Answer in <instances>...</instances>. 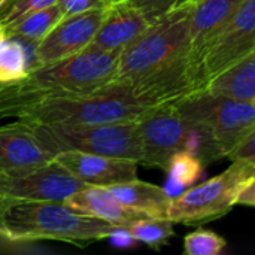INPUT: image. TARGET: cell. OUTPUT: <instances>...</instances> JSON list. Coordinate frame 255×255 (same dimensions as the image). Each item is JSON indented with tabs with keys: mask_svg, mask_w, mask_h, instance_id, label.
<instances>
[{
	"mask_svg": "<svg viewBox=\"0 0 255 255\" xmlns=\"http://www.w3.org/2000/svg\"><path fill=\"white\" fill-rule=\"evenodd\" d=\"M70 175L85 185L111 187L137 178V163L81 151H63L54 155Z\"/></svg>",
	"mask_w": 255,
	"mask_h": 255,
	"instance_id": "12",
	"label": "cell"
},
{
	"mask_svg": "<svg viewBox=\"0 0 255 255\" xmlns=\"http://www.w3.org/2000/svg\"><path fill=\"white\" fill-rule=\"evenodd\" d=\"M193 6L194 3L185 1L167 15L151 22V25L120 54L114 81H140L190 58Z\"/></svg>",
	"mask_w": 255,
	"mask_h": 255,
	"instance_id": "3",
	"label": "cell"
},
{
	"mask_svg": "<svg viewBox=\"0 0 255 255\" xmlns=\"http://www.w3.org/2000/svg\"><path fill=\"white\" fill-rule=\"evenodd\" d=\"M205 90L244 102H255V49L211 78Z\"/></svg>",
	"mask_w": 255,
	"mask_h": 255,
	"instance_id": "17",
	"label": "cell"
},
{
	"mask_svg": "<svg viewBox=\"0 0 255 255\" xmlns=\"http://www.w3.org/2000/svg\"><path fill=\"white\" fill-rule=\"evenodd\" d=\"M7 84H9V82H7ZM7 84H3V82H0V96H1V93H3V90L6 88V85H7Z\"/></svg>",
	"mask_w": 255,
	"mask_h": 255,
	"instance_id": "32",
	"label": "cell"
},
{
	"mask_svg": "<svg viewBox=\"0 0 255 255\" xmlns=\"http://www.w3.org/2000/svg\"><path fill=\"white\" fill-rule=\"evenodd\" d=\"M244 1L245 0H197L194 3L190 25V58L197 75L199 58L203 49L226 27Z\"/></svg>",
	"mask_w": 255,
	"mask_h": 255,
	"instance_id": "15",
	"label": "cell"
},
{
	"mask_svg": "<svg viewBox=\"0 0 255 255\" xmlns=\"http://www.w3.org/2000/svg\"><path fill=\"white\" fill-rule=\"evenodd\" d=\"M63 18V12L58 4L42 7L25 13L4 25L7 37H19L34 43H39Z\"/></svg>",
	"mask_w": 255,
	"mask_h": 255,
	"instance_id": "20",
	"label": "cell"
},
{
	"mask_svg": "<svg viewBox=\"0 0 255 255\" xmlns=\"http://www.w3.org/2000/svg\"><path fill=\"white\" fill-rule=\"evenodd\" d=\"M127 1L136 6L151 22H154L188 0H127Z\"/></svg>",
	"mask_w": 255,
	"mask_h": 255,
	"instance_id": "25",
	"label": "cell"
},
{
	"mask_svg": "<svg viewBox=\"0 0 255 255\" xmlns=\"http://www.w3.org/2000/svg\"><path fill=\"white\" fill-rule=\"evenodd\" d=\"M121 226L76 214L64 202H24L10 205L0 217V236L10 242L60 241L88 244L108 239Z\"/></svg>",
	"mask_w": 255,
	"mask_h": 255,
	"instance_id": "2",
	"label": "cell"
},
{
	"mask_svg": "<svg viewBox=\"0 0 255 255\" xmlns=\"http://www.w3.org/2000/svg\"><path fill=\"white\" fill-rule=\"evenodd\" d=\"M120 54L90 45L69 58L34 67L18 81L24 100L22 109L45 97L90 93L112 82Z\"/></svg>",
	"mask_w": 255,
	"mask_h": 255,
	"instance_id": "4",
	"label": "cell"
},
{
	"mask_svg": "<svg viewBox=\"0 0 255 255\" xmlns=\"http://www.w3.org/2000/svg\"><path fill=\"white\" fill-rule=\"evenodd\" d=\"M227 158L230 161H247L255 167V130L229 152Z\"/></svg>",
	"mask_w": 255,
	"mask_h": 255,
	"instance_id": "27",
	"label": "cell"
},
{
	"mask_svg": "<svg viewBox=\"0 0 255 255\" xmlns=\"http://www.w3.org/2000/svg\"><path fill=\"white\" fill-rule=\"evenodd\" d=\"M3 1H4V0H0V4H1V3H3Z\"/></svg>",
	"mask_w": 255,
	"mask_h": 255,
	"instance_id": "34",
	"label": "cell"
},
{
	"mask_svg": "<svg viewBox=\"0 0 255 255\" xmlns=\"http://www.w3.org/2000/svg\"><path fill=\"white\" fill-rule=\"evenodd\" d=\"M115 0H58L57 4L63 12V16L75 15L93 9H106Z\"/></svg>",
	"mask_w": 255,
	"mask_h": 255,
	"instance_id": "26",
	"label": "cell"
},
{
	"mask_svg": "<svg viewBox=\"0 0 255 255\" xmlns=\"http://www.w3.org/2000/svg\"><path fill=\"white\" fill-rule=\"evenodd\" d=\"M127 229L137 242L145 244L152 250H160L163 245H167L172 236H175L173 223L166 218L145 217L134 221Z\"/></svg>",
	"mask_w": 255,
	"mask_h": 255,
	"instance_id": "22",
	"label": "cell"
},
{
	"mask_svg": "<svg viewBox=\"0 0 255 255\" xmlns=\"http://www.w3.org/2000/svg\"><path fill=\"white\" fill-rule=\"evenodd\" d=\"M64 203L76 214L97 218L121 227H128L134 221L146 217L121 203L106 187L85 185L67 197Z\"/></svg>",
	"mask_w": 255,
	"mask_h": 255,
	"instance_id": "16",
	"label": "cell"
},
{
	"mask_svg": "<svg viewBox=\"0 0 255 255\" xmlns=\"http://www.w3.org/2000/svg\"><path fill=\"white\" fill-rule=\"evenodd\" d=\"M6 40H7L6 28H4V25H1V24H0V46H1Z\"/></svg>",
	"mask_w": 255,
	"mask_h": 255,
	"instance_id": "31",
	"label": "cell"
},
{
	"mask_svg": "<svg viewBox=\"0 0 255 255\" xmlns=\"http://www.w3.org/2000/svg\"><path fill=\"white\" fill-rule=\"evenodd\" d=\"M108 241L111 242L112 247L120 248V250H127V248H133L137 241L133 238V235L130 233V230L127 227H117L109 236Z\"/></svg>",
	"mask_w": 255,
	"mask_h": 255,
	"instance_id": "28",
	"label": "cell"
},
{
	"mask_svg": "<svg viewBox=\"0 0 255 255\" xmlns=\"http://www.w3.org/2000/svg\"><path fill=\"white\" fill-rule=\"evenodd\" d=\"M205 164L193 152L182 149L175 152L167 166V185L164 187L170 197L179 196L184 190L193 187L203 175Z\"/></svg>",
	"mask_w": 255,
	"mask_h": 255,
	"instance_id": "21",
	"label": "cell"
},
{
	"mask_svg": "<svg viewBox=\"0 0 255 255\" xmlns=\"http://www.w3.org/2000/svg\"><path fill=\"white\" fill-rule=\"evenodd\" d=\"M106 9H93L63 16L37 43L36 67L69 58L88 48L99 30Z\"/></svg>",
	"mask_w": 255,
	"mask_h": 255,
	"instance_id": "11",
	"label": "cell"
},
{
	"mask_svg": "<svg viewBox=\"0 0 255 255\" xmlns=\"http://www.w3.org/2000/svg\"><path fill=\"white\" fill-rule=\"evenodd\" d=\"M188 1H191V3H196L197 0H188Z\"/></svg>",
	"mask_w": 255,
	"mask_h": 255,
	"instance_id": "33",
	"label": "cell"
},
{
	"mask_svg": "<svg viewBox=\"0 0 255 255\" xmlns=\"http://www.w3.org/2000/svg\"><path fill=\"white\" fill-rule=\"evenodd\" d=\"M36 137L52 154L81 151L142 164L143 149L137 121L106 124H36Z\"/></svg>",
	"mask_w": 255,
	"mask_h": 255,
	"instance_id": "5",
	"label": "cell"
},
{
	"mask_svg": "<svg viewBox=\"0 0 255 255\" xmlns=\"http://www.w3.org/2000/svg\"><path fill=\"white\" fill-rule=\"evenodd\" d=\"M54 155L36 137L31 126L18 121L0 127V173L18 175L45 166Z\"/></svg>",
	"mask_w": 255,
	"mask_h": 255,
	"instance_id": "13",
	"label": "cell"
},
{
	"mask_svg": "<svg viewBox=\"0 0 255 255\" xmlns=\"http://www.w3.org/2000/svg\"><path fill=\"white\" fill-rule=\"evenodd\" d=\"M84 187L54 158L25 173H0V193L24 202H64Z\"/></svg>",
	"mask_w": 255,
	"mask_h": 255,
	"instance_id": "10",
	"label": "cell"
},
{
	"mask_svg": "<svg viewBox=\"0 0 255 255\" xmlns=\"http://www.w3.org/2000/svg\"><path fill=\"white\" fill-rule=\"evenodd\" d=\"M242 205V206H250L255 208V175L251 176L244 187L241 188V191L238 193L236 197V206Z\"/></svg>",
	"mask_w": 255,
	"mask_h": 255,
	"instance_id": "29",
	"label": "cell"
},
{
	"mask_svg": "<svg viewBox=\"0 0 255 255\" xmlns=\"http://www.w3.org/2000/svg\"><path fill=\"white\" fill-rule=\"evenodd\" d=\"M255 175V167L247 161H232L223 173L209 181L190 187L170 197L164 218L173 224L199 226L227 215L236 206V197L244 184Z\"/></svg>",
	"mask_w": 255,
	"mask_h": 255,
	"instance_id": "6",
	"label": "cell"
},
{
	"mask_svg": "<svg viewBox=\"0 0 255 255\" xmlns=\"http://www.w3.org/2000/svg\"><path fill=\"white\" fill-rule=\"evenodd\" d=\"M36 46L37 43L25 39L7 37L0 46V82L24 79L36 67Z\"/></svg>",
	"mask_w": 255,
	"mask_h": 255,
	"instance_id": "19",
	"label": "cell"
},
{
	"mask_svg": "<svg viewBox=\"0 0 255 255\" xmlns=\"http://www.w3.org/2000/svg\"><path fill=\"white\" fill-rule=\"evenodd\" d=\"M15 202H18V200H15V199H12V197H7V196H4V194L0 193V217H1L3 212H4L10 205H13Z\"/></svg>",
	"mask_w": 255,
	"mask_h": 255,
	"instance_id": "30",
	"label": "cell"
},
{
	"mask_svg": "<svg viewBox=\"0 0 255 255\" xmlns=\"http://www.w3.org/2000/svg\"><path fill=\"white\" fill-rule=\"evenodd\" d=\"M149 25L151 21L130 1L115 0L106 7L91 45L103 51L123 52Z\"/></svg>",
	"mask_w": 255,
	"mask_h": 255,
	"instance_id": "14",
	"label": "cell"
},
{
	"mask_svg": "<svg viewBox=\"0 0 255 255\" xmlns=\"http://www.w3.org/2000/svg\"><path fill=\"white\" fill-rule=\"evenodd\" d=\"M137 124L143 149L142 164L158 169H166L175 152L188 148L194 130V124L184 118L173 103L152 108Z\"/></svg>",
	"mask_w": 255,
	"mask_h": 255,
	"instance_id": "8",
	"label": "cell"
},
{
	"mask_svg": "<svg viewBox=\"0 0 255 255\" xmlns=\"http://www.w3.org/2000/svg\"><path fill=\"white\" fill-rule=\"evenodd\" d=\"M157 108L130 82H109L90 93L45 97L25 106L16 117L36 124H106L137 121Z\"/></svg>",
	"mask_w": 255,
	"mask_h": 255,
	"instance_id": "1",
	"label": "cell"
},
{
	"mask_svg": "<svg viewBox=\"0 0 255 255\" xmlns=\"http://www.w3.org/2000/svg\"><path fill=\"white\" fill-rule=\"evenodd\" d=\"M227 248V241L215 232L197 229L184 238V254L220 255Z\"/></svg>",
	"mask_w": 255,
	"mask_h": 255,
	"instance_id": "23",
	"label": "cell"
},
{
	"mask_svg": "<svg viewBox=\"0 0 255 255\" xmlns=\"http://www.w3.org/2000/svg\"><path fill=\"white\" fill-rule=\"evenodd\" d=\"M58 0H4L0 4V24L6 25L25 13L52 6Z\"/></svg>",
	"mask_w": 255,
	"mask_h": 255,
	"instance_id": "24",
	"label": "cell"
},
{
	"mask_svg": "<svg viewBox=\"0 0 255 255\" xmlns=\"http://www.w3.org/2000/svg\"><path fill=\"white\" fill-rule=\"evenodd\" d=\"M255 49V0H245L199 58L202 88L224 67Z\"/></svg>",
	"mask_w": 255,
	"mask_h": 255,
	"instance_id": "9",
	"label": "cell"
},
{
	"mask_svg": "<svg viewBox=\"0 0 255 255\" xmlns=\"http://www.w3.org/2000/svg\"><path fill=\"white\" fill-rule=\"evenodd\" d=\"M173 106L184 118L212 134L224 158L255 130V102L218 96L202 88L181 97Z\"/></svg>",
	"mask_w": 255,
	"mask_h": 255,
	"instance_id": "7",
	"label": "cell"
},
{
	"mask_svg": "<svg viewBox=\"0 0 255 255\" xmlns=\"http://www.w3.org/2000/svg\"><path fill=\"white\" fill-rule=\"evenodd\" d=\"M109 191L126 206L152 218H164L166 206L170 200L166 188L136 179L114 184Z\"/></svg>",
	"mask_w": 255,
	"mask_h": 255,
	"instance_id": "18",
	"label": "cell"
}]
</instances>
